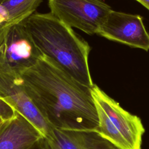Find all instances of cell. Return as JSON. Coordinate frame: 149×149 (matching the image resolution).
I'll list each match as a JSON object with an SVG mask.
<instances>
[{
	"label": "cell",
	"instance_id": "cell-6",
	"mask_svg": "<svg viewBox=\"0 0 149 149\" xmlns=\"http://www.w3.org/2000/svg\"><path fill=\"white\" fill-rule=\"evenodd\" d=\"M97 34L132 47L149 50V33L138 15L112 10Z\"/></svg>",
	"mask_w": 149,
	"mask_h": 149
},
{
	"label": "cell",
	"instance_id": "cell-12",
	"mask_svg": "<svg viewBox=\"0 0 149 149\" xmlns=\"http://www.w3.org/2000/svg\"><path fill=\"white\" fill-rule=\"evenodd\" d=\"M8 19V14L5 8L0 3V26L6 25Z\"/></svg>",
	"mask_w": 149,
	"mask_h": 149
},
{
	"label": "cell",
	"instance_id": "cell-7",
	"mask_svg": "<svg viewBox=\"0 0 149 149\" xmlns=\"http://www.w3.org/2000/svg\"><path fill=\"white\" fill-rule=\"evenodd\" d=\"M0 54L18 73L33 65L42 55L23 22L9 29L1 47Z\"/></svg>",
	"mask_w": 149,
	"mask_h": 149
},
{
	"label": "cell",
	"instance_id": "cell-14",
	"mask_svg": "<svg viewBox=\"0 0 149 149\" xmlns=\"http://www.w3.org/2000/svg\"><path fill=\"white\" fill-rule=\"evenodd\" d=\"M5 25L0 26V48L5 40V38L7 34V33L9 30V29L8 30L5 29Z\"/></svg>",
	"mask_w": 149,
	"mask_h": 149
},
{
	"label": "cell",
	"instance_id": "cell-11",
	"mask_svg": "<svg viewBox=\"0 0 149 149\" xmlns=\"http://www.w3.org/2000/svg\"><path fill=\"white\" fill-rule=\"evenodd\" d=\"M16 111L10 107L5 101L0 98V115L5 120H9L12 118Z\"/></svg>",
	"mask_w": 149,
	"mask_h": 149
},
{
	"label": "cell",
	"instance_id": "cell-9",
	"mask_svg": "<svg viewBox=\"0 0 149 149\" xmlns=\"http://www.w3.org/2000/svg\"><path fill=\"white\" fill-rule=\"evenodd\" d=\"M43 138L37 127L16 111L0 129V149H29Z\"/></svg>",
	"mask_w": 149,
	"mask_h": 149
},
{
	"label": "cell",
	"instance_id": "cell-15",
	"mask_svg": "<svg viewBox=\"0 0 149 149\" xmlns=\"http://www.w3.org/2000/svg\"><path fill=\"white\" fill-rule=\"evenodd\" d=\"M149 10V0H136Z\"/></svg>",
	"mask_w": 149,
	"mask_h": 149
},
{
	"label": "cell",
	"instance_id": "cell-2",
	"mask_svg": "<svg viewBox=\"0 0 149 149\" xmlns=\"http://www.w3.org/2000/svg\"><path fill=\"white\" fill-rule=\"evenodd\" d=\"M23 23L42 54L54 59L79 82L93 86L88 66L91 48L71 27L50 12H35Z\"/></svg>",
	"mask_w": 149,
	"mask_h": 149
},
{
	"label": "cell",
	"instance_id": "cell-8",
	"mask_svg": "<svg viewBox=\"0 0 149 149\" xmlns=\"http://www.w3.org/2000/svg\"><path fill=\"white\" fill-rule=\"evenodd\" d=\"M49 149H118L97 130L54 128L45 138Z\"/></svg>",
	"mask_w": 149,
	"mask_h": 149
},
{
	"label": "cell",
	"instance_id": "cell-10",
	"mask_svg": "<svg viewBox=\"0 0 149 149\" xmlns=\"http://www.w3.org/2000/svg\"><path fill=\"white\" fill-rule=\"evenodd\" d=\"M43 0H9L2 3L8 14V19L5 28L20 23L35 13Z\"/></svg>",
	"mask_w": 149,
	"mask_h": 149
},
{
	"label": "cell",
	"instance_id": "cell-3",
	"mask_svg": "<svg viewBox=\"0 0 149 149\" xmlns=\"http://www.w3.org/2000/svg\"><path fill=\"white\" fill-rule=\"evenodd\" d=\"M91 94L99 120L97 130L118 149H141L145 128L141 119L122 108L95 84Z\"/></svg>",
	"mask_w": 149,
	"mask_h": 149
},
{
	"label": "cell",
	"instance_id": "cell-1",
	"mask_svg": "<svg viewBox=\"0 0 149 149\" xmlns=\"http://www.w3.org/2000/svg\"><path fill=\"white\" fill-rule=\"evenodd\" d=\"M19 74L25 91L51 127L97 130L99 120L91 87L79 82L54 59L42 54Z\"/></svg>",
	"mask_w": 149,
	"mask_h": 149
},
{
	"label": "cell",
	"instance_id": "cell-4",
	"mask_svg": "<svg viewBox=\"0 0 149 149\" xmlns=\"http://www.w3.org/2000/svg\"><path fill=\"white\" fill-rule=\"evenodd\" d=\"M48 4L61 22L89 35L97 34L112 10L102 0H48Z\"/></svg>",
	"mask_w": 149,
	"mask_h": 149
},
{
	"label": "cell",
	"instance_id": "cell-16",
	"mask_svg": "<svg viewBox=\"0 0 149 149\" xmlns=\"http://www.w3.org/2000/svg\"><path fill=\"white\" fill-rule=\"evenodd\" d=\"M7 120H5L4 118H3L1 115H0V129L2 128V127L4 125V124L8 121Z\"/></svg>",
	"mask_w": 149,
	"mask_h": 149
},
{
	"label": "cell",
	"instance_id": "cell-5",
	"mask_svg": "<svg viewBox=\"0 0 149 149\" xmlns=\"http://www.w3.org/2000/svg\"><path fill=\"white\" fill-rule=\"evenodd\" d=\"M0 98L31 122L45 138L53 127L48 124L24 90L23 80L0 54Z\"/></svg>",
	"mask_w": 149,
	"mask_h": 149
},
{
	"label": "cell",
	"instance_id": "cell-17",
	"mask_svg": "<svg viewBox=\"0 0 149 149\" xmlns=\"http://www.w3.org/2000/svg\"><path fill=\"white\" fill-rule=\"evenodd\" d=\"M9 0H0V3H3L4 2L8 1Z\"/></svg>",
	"mask_w": 149,
	"mask_h": 149
},
{
	"label": "cell",
	"instance_id": "cell-13",
	"mask_svg": "<svg viewBox=\"0 0 149 149\" xmlns=\"http://www.w3.org/2000/svg\"><path fill=\"white\" fill-rule=\"evenodd\" d=\"M29 149H49L45 138L41 139Z\"/></svg>",
	"mask_w": 149,
	"mask_h": 149
}]
</instances>
